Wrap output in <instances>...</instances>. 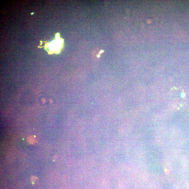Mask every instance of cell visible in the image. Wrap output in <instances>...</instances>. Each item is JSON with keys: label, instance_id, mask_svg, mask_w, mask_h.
I'll use <instances>...</instances> for the list:
<instances>
[{"label": "cell", "instance_id": "obj_3", "mask_svg": "<svg viewBox=\"0 0 189 189\" xmlns=\"http://www.w3.org/2000/svg\"><path fill=\"white\" fill-rule=\"evenodd\" d=\"M103 51H100V53H102L103 52Z\"/></svg>", "mask_w": 189, "mask_h": 189}, {"label": "cell", "instance_id": "obj_2", "mask_svg": "<svg viewBox=\"0 0 189 189\" xmlns=\"http://www.w3.org/2000/svg\"><path fill=\"white\" fill-rule=\"evenodd\" d=\"M31 180L32 182V183L34 184L35 182L36 181L38 180V178L36 176H32L31 178Z\"/></svg>", "mask_w": 189, "mask_h": 189}, {"label": "cell", "instance_id": "obj_4", "mask_svg": "<svg viewBox=\"0 0 189 189\" xmlns=\"http://www.w3.org/2000/svg\"><path fill=\"white\" fill-rule=\"evenodd\" d=\"M99 55H98V57H99Z\"/></svg>", "mask_w": 189, "mask_h": 189}, {"label": "cell", "instance_id": "obj_1", "mask_svg": "<svg viewBox=\"0 0 189 189\" xmlns=\"http://www.w3.org/2000/svg\"><path fill=\"white\" fill-rule=\"evenodd\" d=\"M28 143L30 144H35L37 143V141L36 136H30L27 138Z\"/></svg>", "mask_w": 189, "mask_h": 189}]
</instances>
